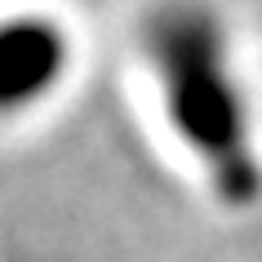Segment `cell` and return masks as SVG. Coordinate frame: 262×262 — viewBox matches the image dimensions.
Segmentation results:
<instances>
[{
  "instance_id": "6da1fadb",
  "label": "cell",
  "mask_w": 262,
  "mask_h": 262,
  "mask_svg": "<svg viewBox=\"0 0 262 262\" xmlns=\"http://www.w3.org/2000/svg\"><path fill=\"white\" fill-rule=\"evenodd\" d=\"M142 54L165 94V116L182 147L205 165L227 205H249L262 191L249 98L235 76L222 18L200 0H169L142 27Z\"/></svg>"
},
{
  "instance_id": "7a4b0ae2",
  "label": "cell",
  "mask_w": 262,
  "mask_h": 262,
  "mask_svg": "<svg viewBox=\"0 0 262 262\" xmlns=\"http://www.w3.org/2000/svg\"><path fill=\"white\" fill-rule=\"evenodd\" d=\"M71 62V36L58 18L14 14L0 18V116L36 107L62 84Z\"/></svg>"
}]
</instances>
